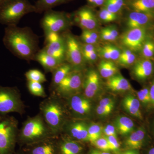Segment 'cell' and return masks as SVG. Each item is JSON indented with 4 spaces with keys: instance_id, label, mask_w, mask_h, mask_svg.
I'll return each instance as SVG.
<instances>
[{
    "instance_id": "6da1fadb",
    "label": "cell",
    "mask_w": 154,
    "mask_h": 154,
    "mask_svg": "<svg viewBox=\"0 0 154 154\" xmlns=\"http://www.w3.org/2000/svg\"><path fill=\"white\" fill-rule=\"evenodd\" d=\"M3 42L12 54L28 62L34 60L35 55L40 50L38 36L30 27L7 26Z\"/></svg>"
},
{
    "instance_id": "7a4b0ae2",
    "label": "cell",
    "mask_w": 154,
    "mask_h": 154,
    "mask_svg": "<svg viewBox=\"0 0 154 154\" xmlns=\"http://www.w3.org/2000/svg\"><path fill=\"white\" fill-rule=\"evenodd\" d=\"M63 99L51 94L40 102L39 106V113L56 137L61 133L64 125L68 121L67 109Z\"/></svg>"
},
{
    "instance_id": "3957f363",
    "label": "cell",
    "mask_w": 154,
    "mask_h": 154,
    "mask_svg": "<svg viewBox=\"0 0 154 154\" xmlns=\"http://www.w3.org/2000/svg\"><path fill=\"white\" fill-rule=\"evenodd\" d=\"M55 137L39 113L33 117H28L22 123L18 140L27 145Z\"/></svg>"
},
{
    "instance_id": "277c9868",
    "label": "cell",
    "mask_w": 154,
    "mask_h": 154,
    "mask_svg": "<svg viewBox=\"0 0 154 154\" xmlns=\"http://www.w3.org/2000/svg\"><path fill=\"white\" fill-rule=\"evenodd\" d=\"M35 12L34 5L28 0H8L0 7V23L17 25L22 17Z\"/></svg>"
},
{
    "instance_id": "5b68a950",
    "label": "cell",
    "mask_w": 154,
    "mask_h": 154,
    "mask_svg": "<svg viewBox=\"0 0 154 154\" xmlns=\"http://www.w3.org/2000/svg\"><path fill=\"white\" fill-rule=\"evenodd\" d=\"M19 129L14 116L0 115V154H13Z\"/></svg>"
},
{
    "instance_id": "8992f818",
    "label": "cell",
    "mask_w": 154,
    "mask_h": 154,
    "mask_svg": "<svg viewBox=\"0 0 154 154\" xmlns=\"http://www.w3.org/2000/svg\"><path fill=\"white\" fill-rule=\"evenodd\" d=\"M25 108L17 87L0 86V115L17 113L22 115L25 112Z\"/></svg>"
},
{
    "instance_id": "52a82bcc",
    "label": "cell",
    "mask_w": 154,
    "mask_h": 154,
    "mask_svg": "<svg viewBox=\"0 0 154 154\" xmlns=\"http://www.w3.org/2000/svg\"><path fill=\"white\" fill-rule=\"evenodd\" d=\"M43 13L40 20V26L44 34L50 32L64 33L71 25V19L65 12L51 9Z\"/></svg>"
},
{
    "instance_id": "ba28073f",
    "label": "cell",
    "mask_w": 154,
    "mask_h": 154,
    "mask_svg": "<svg viewBox=\"0 0 154 154\" xmlns=\"http://www.w3.org/2000/svg\"><path fill=\"white\" fill-rule=\"evenodd\" d=\"M84 75L82 70H73L52 91V94L63 99L79 94L83 88Z\"/></svg>"
},
{
    "instance_id": "9c48e42d",
    "label": "cell",
    "mask_w": 154,
    "mask_h": 154,
    "mask_svg": "<svg viewBox=\"0 0 154 154\" xmlns=\"http://www.w3.org/2000/svg\"><path fill=\"white\" fill-rule=\"evenodd\" d=\"M66 42V62L70 64L74 69L82 70L85 61L82 51V43L67 31L63 33Z\"/></svg>"
},
{
    "instance_id": "30bf717a",
    "label": "cell",
    "mask_w": 154,
    "mask_h": 154,
    "mask_svg": "<svg viewBox=\"0 0 154 154\" xmlns=\"http://www.w3.org/2000/svg\"><path fill=\"white\" fill-rule=\"evenodd\" d=\"M43 50L61 62H66V42L63 33L50 32L45 33Z\"/></svg>"
},
{
    "instance_id": "8fae6325",
    "label": "cell",
    "mask_w": 154,
    "mask_h": 154,
    "mask_svg": "<svg viewBox=\"0 0 154 154\" xmlns=\"http://www.w3.org/2000/svg\"><path fill=\"white\" fill-rule=\"evenodd\" d=\"M66 99L68 107L75 116L82 118L91 113V101L83 94H75Z\"/></svg>"
},
{
    "instance_id": "7c38bea8",
    "label": "cell",
    "mask_w": 154,
    "mask_h": 154,
    "mask_svg": "<svg viewBox=\"0 0 154 154\" xmlns=\"http://www.w3.org/2000/svg\"><path fill=\"white\" fill-rule=\"evenodd\" d=\"M146 36L143 28L129 29L122 37V43L128 49L137 51L142 48Z\"/></svg>"
},
{
    "instance_id": "4fadbf2b",
    "label": "cell",
    "mask_w": 154,
    "mask_h": 154,
    "mask_svg": "<svg viewBox=\"0 0 154 154\" xmlns=\"http://www.w3.org/2000/svg\"><path fill=\"white\" fill-rule=\"evenodd\" d=\"M88 125L85 122L82 120H68L64 125L62 132H66L75 140L89 142Z\"/></svg>"
},
{
    "instance_id": "5bb4252c",
    "label": "cell",
    "mask_w": 154,
    "mask_h": 154,
    "mask_svg": "<svg viewBox=\"0 0 154 154\" xmlns=\"http://www.w3.org/2000/svg\"><path fill=\"white\" fill-rule=\"evenodd\" d=\"M74 21L82 30H93L98 25V21L93 10L87 6L82 7L74 14Z\"/></svg>"
},
{
    "instance_id": "9a60e30c",
    "label": "cell",
    "mask_w": 154,
    "mask_h": 154,
    "mask_svg": "<svg viewBox=\"0 0 154 154\" xmlns=\"http://www.w3.org/2000/svg\"><path fill=\"white\" fill-rule=\"evenodd\" d=\"M100 81L99 75L94 70H90L84 75L83 95L89 99L96 96L100 89Z\"/></svg>"
},
{
    "instance_id": "2e32d148",
    "label": "cell",
    "mask_w": 154,
    "mask_h": 154,
    "mask_svg": "<svg viewBox=\"0 0 154 154\" xmlns=\"http://www.w3.org/2000/svg\"><path fill=\"white\" fill-rule=\"evenodd\" d=\"M54 138L27 145L25 154H58L57 144L52 141Z\"/></svg>"
},
{
    "instance_id": "e0dca14e",
    "label": "cell",
    "mask_w": 154,
    "mask_h": 154,
    "mask_svg": "<svg viewBox=\"0 0 154 154\" xmlns=\"http://www.w3.org/2000/svg\"><path fill=\"white\" fill-rule=\"evenodd\" d=\"M153 18L152 13H143L133 11L128 14L127 25L129 29L142 28Z\"/></svg>"
},
{
    "instance_id": "ac0fdd59",
    "label": "cell",
    "mask_w": 154,
    "mask_h": 154,
    "mask_svg": "<svg viewBox=\"0 0 154 154\" xmlns=\"http://www.w3.org/2000/svg\"><path fill=\"white\" fill-rule=\"evenodd\" d=\"M59 143H57L58 153L59 154H81L82 146L74 140L62 137Z\"/></svg>"
},
{
    "instance_id": "d6986e66",
    "label": "cell",
    "mask_w": 154,
    "mask_h": 154,
    "mask_svg": "<svg viewBox=\"0 0 154 154\" xmlns=\"http://www.w3.org/2000/svg\"><path fill=\"white\" fill-rule=\"evenodd\" d=\"M34 60L40 64L46 72H52L62 63L57 59L48 54L42 49H40L36 54Z\"/></svg>"
},
{
    "instance_id": "ffe728a7",
    "label": "cell",
    "mask_w": 154,
    "mask_h": 154,
    "mask_svg": "<svg viewBox=\"0 0 154 154\" xmlns=\"http://www.w3.org/2000/svg\"><path fill=\"white\" fill-rule=\"evenodd\" d=\"M74 69L66 62L62 63L52 72V77L51 83V90L53 91Z\"/></svg>"
},
{
    "instance_id": "44dd1931",
    "label": "cell",
    "mask_w": 154,
    "mask_h": 154,
    "mask_svg": "<svg viewBox=\"0 0 154 154\" xmlns=\"http://www.w3.org/2000/svg\"><path fill=\"white\" fill-rule=\"evenodd\" d=\"M153 65L151 61L148 59L138 61L133 68V73L135 77L140 80L147 79L152 73Z\"/></svg>"
},
{
    "instance_id": "7402d4cb",
    "label": "cell",
    "mask_w": 154,
    "mask_h": 154,
    "mask_svg": "<svg viewBox=\"0 0 154 154\" xmlns=\"http://www.w3.org/2000/svg\"><path fill=\"white\" fill-rule=\"evenodd\" d=\"M145 130L143 127H140L131 134L125 140V145L128 149L138 150L140 149L143 145L145 137Z\"/></svg>"
},
{
    "instance_id": "603a6c76",
    "label": "cell",
    "mask_w": 154,
    "mask_h": 154,
    "mask_svg": "<svg viewBox=\"0 0 154 154\" xmlns=\"http://www.w3.org/2000/svg\"><path fill=\"white\" fill-rule=\"evenodd\" d=\"M122 106L128 113L140 119L143 116L140 110V102L133 95H126L122 102Z\"/></svg>"
},
{
    "instance_id": "cb8c5ba5",
    "label": "cell",
    "mask_w": 154,
    "mask_h": 154,
    "mask_svg": "<svg viewBox=\"0 0 154 154\" xmlns=\"http://www.w3.org/2000/svg\"><path fill=\"white\" fill-rule=\"evenodd\" d=\"M106 85L109 89L114 91H125L131 89L129 82L120 75H115L107 79Z\"/></svg>"
},
{
    "instance_id": "d4e9b609",
    "label": "cell",
    "mask_w": 154,
    "mask_h": 154,
    "mask_svg": "<svg viewBox=\"0 0 154 154\" xmlns=\"http://www.w3.org/2000/svg\"><path fill=\"white\" fill-rule=\"evenodd\" d=\"M115 123L119 133L122 135H126L134 131V123L131 119L126 116L118 117Z\"/></svg>"
},
{
    "instance_id": "484cf974",
    "label": "cell",
    "mask_w": 154,
    "mask_h": 154,
    "mask_svg": "<svg viewBox=\"0 0 154 154\" xmlns=\"http://www.w3.org/2000/svg\"><path fill=\"white\" fill-rule=\"evenodd\" d=\"M69 1L70 0H37L34 5L36 11L35 13L42 14Z\"/></svg>"
},
{
    "instance_id": "4316f807",
    "label": "cell",
    "mask_w": 154,
    "mask_h": 154,
    "mask_svg": "<svg viewBox=\"0 0 154 154\" xmlns=\"http://www.w3.org/2000/svg\"><path fill=\"white\" fill-rule=\"evenodd\" d=\"M130 5L137 12L152 13L154 11V0H132Z\"/></svg>"
},
{
    "instance_id": "83f0119b",
    "label": "cell",
    "mask_w": 154,
    "mask_h": 154,
    "mask_svg": "<svg viewBox=\"0 0 154 154\" xmlns=\"http://www.w3.org/2000/svg\"><path fill=\"white\" fill-rule=\"evenodd\" d=\"M99 71L100 75L105 79H109L116 75L117 68L115 64L109 60H103L99 65Z\"/></svg>"
},
{
    "instance_id": "f1b7e54d",
    "label": "cell",
    "mask_w": 154,
    "mask_h": 154,
    "mask_svg": "<svg viewBox=\"0 0 154 154\" xmlns=\"http://www.w3.org/2000/svg\"><path fill=\"white\" fill-rule=\"evenodd\" d=\"M119 50L113 45H107L102 48L101 54L106 60H118L120 55Z\"/></svg>"
},
{
    "instance_id": "f546056e",
    "label": "cell",
    "mask_w": 154,
    "mask_h": 154,
    "mask_svg": "<svg viewBox=\"0 0 154 154\" xmlns=\"http://www.w3.org/2000/svg\"><path fill=\"white\" fill-rule=\"evenodd\" d=\"M27 87L30 94L34 96L45 98L47 97L42 83L27 81Z\"/></svg>"
},
{
    "instance_id": "4dcf8cb0",
    "label": "cell",
    "mask_w": 154,
    "mask_h": 154,
    "mask_svg": "<svg viewBox=\"0 0 154 154\" xmlns=\"http://www.w3.org/2000/svg\"><path fill=\"white\" fill-rule=\"evenodd\" d=\"M103 131L102 126L96 123H92L88 125L89 142L94 144L97 139L101 137Z\"/></svg>"
},
{
    "instance_id": "1f68e13d",
    "label": "cell",
    "mask_w": 154,
    "mask_h": 154,
    "mask_svg": "<svg viewBox=\"0 0 154 154\" xmlns=\"http://www.w3.org/2000/svg\"><path fill=\"white\" fill-rule=\"evenodd\" d=\"M27 81H33L40 83L45 82L47 81L45 75L38 69H30L25 73Z\"/></svg>"
},
{
    "instance_id": "d6a6232c",
    "label": "cell",
    "mask_w": 154,
    "mask_h": 154,
    "mask_svg": "<svg viewBox=\"0 0 154 154\" xmlns=\"http://www.w3.org/2000/svg\"><path fill=\"white\" fill-rule=\"evenodd\" d=\"M105 8L113 14L119 12L124 5V0H106Z\"/></svg>"
},
{
    "instance_id": "836d02e7",
    "label": "cell",
    "mask_w": 154,
    "mask_h": 154,
    "mask_svg": "<svg viewBox=\"0 0 154 154\" xmlns=\"http://www.w3.org/2000/svg\"><path fill=\"white\" fill-rule=\"evenodd\" d=\"M93 144L95 145L97 148L102 151L108 152L111 151L109 143L105 136H101Z\"/></svg>"
},
{
    "instance_id": "e575fe53",
    "label": "cell",
    "mask_w": 154,
    "mask_h": 154,
    "mask_svg": "<svg viewBox=\"0 0 154 154\" xmlns=\"http://www.w3.org/2000/svg\"><path fill=\"white\" fill-rule=\"evenodd\" d=\"M138 99L140 102L144 105L151 103L149 89L144 88L137 92Z\"/></svg>"
},
{
    "instance_id": "d590c367",
    "label": "cell",
    "mask_w": 154,
    "mask_h": 154,
    "mask_svg": "<svg viewBox=\"0 0 154 154\" xmlns=\"http://www.w3.org/2000/svg\"><path fill=\"white\" fill-rule=\"evenodd\" d=\"M142 48V54L145 57L151 58L154 55V43L153 42H146Z\"/></svg>"
},
{
    "instance_id": "8d00e7d4",
    "label": "cell",
    "mask_w": 154,
    "mask_h": 154,
    "mask_svg": "<svg viewBox=\"0 0 154 154\" xmlns=\"http://www.w3.org/2000/svg\"><path fill=\"white\" fill-rule=\"evenodd\" d=\"M99 17L101 20L106 22H113L117 18L116 14L111 13L105 8L99 12Z\"/></svg>"
},
{
    "instance_id": "74e56055",
    "label": "cell",
    "mask_w": 154,
    "mask_h": 154,
    "mask_svg": "<svg viewBox=\"0 0 154 154\" xmlns=\"http://www.w3.org/2000/svg\"><path fill=\"white\" fill-rule=\"evenodd\" d=\"M105 137L107 138L109 143L111 151H113L115 152H118L120 145L117 139V137L113 136Z\"/></svg>"
},
{
    "instance_id": "f35d334b",
    "label": "cell",
    "mask_w": 154,
    "mask_h": 154,
    "mask_svg": "<svg viewBox=\"0 0 154 154\" xmlns=\"http://www.w3.org/2000/svg\"><path fill=\"white\" fill-rule=\"evenodd\" d=\"M136 60V56L134 53L122 59L118 60L119 62L123 65L128 66L132 64Z\"/></svg>"
},
{
    "instance_id": "ab89813d",
    "label": "cell",
    "mask_w": 154,
    "mask_h": 154,
    "mask_svg": "<svg viewBox=\"0 0 154 154\" xmlns=\"http://www.w3.org/2000/svg\"><path fill=\"white\" fill-rule=\"evenodd\" d=\"M113 109L112 107H103L99 105L96 109V112L99 115L105 116L110 114Z\"/></svg>"
},
{
    "instance_id": "60d3db41",
    "label": "cell",
    "mask_w": 154,
    "mask_h": 154,
    "mask_svg": "<svg viewBox=\"0 0 154 154\" xmlns=\"http://www.w3.org/2000/svg\"><path fill=\"white\" fill-rule=\"evenodd\" d=\"M103 133L105 134V136H113L117 137L116 130L113 125H108L105 127V128L103 129Z\"/></svg>"
},
{
    "instance_id": "b9f144b4",
    "label": "cell",
    "mask_w": 154,
    "mask_h": 154,
    "mask_svg": "<svg viewBox=\"0 0 154 154\" xmlns=\"http://www.w3.org/2000/svg\"><path fill=\"white\" fill-rule=\"evenodd\" d=\"M114 104L115 103L113 99L109 98H105L102 99L100 101L99 105L103 107H112L113 108Z\"/></svg>"
},
{
    "instance_id": "7bdbcfd3",
    "label": "cell",
    "mask_w": 154,
    "mask_h": 154,
    "mask_svg": "<svg viewBox=\"0 0 154 154\" xmlns=\"http://www.w3.org/2000/svg\"><path fill=\"white\" fill-rule=\"evenodd\" d=\"M100 36H101V38L105 41H113L116 39L108 33V31L106 30V28H103L101 30Z\"/></svg>"
},
{
    "instance_id": "ee69618b",
    "label": "cell",
    "mask_w": 154,
    "mask_h": 154,
    "mask_svg": "<svg viewBox=\"0 0 154 154\" xmlns=\"http://www.w3.org/2000/svg\"><path fill=\"white\" fill-rule=\"evenodd\" d=\"M84 60L85 62H92L96 60L97 57V54L96 50L88 53L83 54Z\"/></svg>"
},
{
    "instance_id": "f6af8a7d",
    "label": "cell",
    "mask_w": 154,
    "mask_h": 154,
    "mask_svg": "<svg viewBox=\"0 0 154 154\" xmlns=\"http://www.w3.org/2000/svg\"><path fill=\"white\" fill-rule=\"evenodd\" d=\"M82 48L83 55L96 50L94 45L92 44H85V43L82 44Z\"/></svg>"
},
{
    "instance_id": "bcb514c9",
    "label": "cell",
    "mask_w": 154,
    "mask_h": 154,
    "mask_svg": "<svg viewBox=\"0 0 154 154\" xmlns=\"http://www.w3.org/2000/svg\"><path fill=\"white\" fill-rule=\"evenodd\" d=\"M106 30L108 31V33H110L113 37H114L115 39L118 37L119 33L118 31L116 30V28L113 27V26H110V27L106 28Z\"/></svg>"
},
{
    "instance_id": "7dc6e473",
    "label": "cell",
    "mask_w": 154,
    "mask_h": 154,
    "mask_svg": "<svg viewBox=\"0 0 154 154\" xmlns=\"http://www.w3.org/2000/svg\"><path fill=\"white\" fill-rule=\"evenodd\" d=\"M151 104L154 106V81L152 83L149 88Z\"/></svg>"
},
{
    "instance_id": "c3c4849f",
    "label": "cell",
    "mask_w": 154,
    "mask_h": 154,
    "mask_svg": "<svg viewBox=\"0 0 154 154\" xmlns=\"http://www.w3.org/2000/svg\"><path fill=\"white\" fill-rule=\"evenodd\" d=\"M132 51L129 49H126L125 50L123 51L120 54V56H119V58L118 60L122 59L124 58L125 57H126L132 54Z\"/></svg>"
},
{
    "instance_id": "681fc988",
    "label": "cell",
    "mask_w": 154,
    "mask_h": 154,
    "mask_svg": "<svg viewBox=\"0 0 154 154\" xmlns=\"http://www.w3.org/2000/svg\"><path fill=\"white\" fill-rule=\"evenodd\" d=\"M90 154H111L108 152L97 150H92L90 152Z\"/></svg>"
},
{
    "instance_id": "f907efd6",
    "label": "cell",
    "mask_w": 154,
    "mask_h": 154,
    "mask_svg": "<svg viewBox=\"0 0 154 154\" xmlns=\"http://www.w3.org/2000/svg\"><path fill=\"white\" fill-rule=\"evenodd\" d=\"M121 154H139L137 150L128 149Z\"/></svg>"
},
{
    "instance_id": "816d5d0a",
    "label": "cell",
    "mask_w": 154,
    "mask_h": 154,
    "mask_svg": "<svg viewBox=\"0 0 154 154\" xmlns=\"http://www.w3.org/2000/svg\"><path fill=\"white\" fill-rule=\"evenodd\" d=\"M105 3V0H96L94 5L96 6H101Z\"/></svg>"
},
{
    "instance_id": "f5cc1de1",
    "label": "cell",
    "mask_w": 154,
    "mask_h": 154,
    "mask_svg": "<svg viewBox=\"0 0 154 154\" xmlns=\"http://www.w3.org/2000/svg\"><path fill=\"white\" fill-rule=\"evenodd\" d=\"M148 154H154V147L151 149L148 152Z\"/></svg>"
},
{
    "instance_id": "db71d44e",
    "label": "cell",
    "mask_w": 154,
    "mask_h": 154,
    "mask_svg": "<svg viewBox=\"0 0 154 154\" xmlns=\"http://www.w3.org/2000/svg\"><path fill=\"white\" fill-rule=\"evenodd\" d=\"M7 1H8V0H0V7Z\"/></svg>"
},
{
    "instance_id": "11a10c76",
    "label": "cell",
    "mask_w": 154,
    "mask_h": 154,
    "mask_svg": "<svg viewBox=\"0 0 154 154\" xmlns=\"http://www.w3.org/2000/svg\"><path fill=\"white\" fill-rule=\"evenodd\" d=\"M21 154V153H17V154Z\"/></svg>"
},
{
    "instance_id": "9f6ffc18",
    "label": "cell",
    "mask_w": 154,
    "mask_h": 154,
    "mask_svg": "<svg viewBox=\"0 0 154 154\" xmlns=\"http://www.w3.org/2000/svg\"></svg>"
}]
</instances>
